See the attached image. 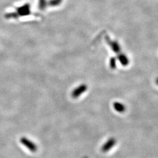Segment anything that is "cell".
Returning <instances> with one entry per match:
<instances>
[{"label":"cell","mask_w":158,"mask_h":158,"mask_svg":"<svg viewBox=\"0 0 158 158\" xmlns=\"http://www.w3.org/2000/svg\"><path fill=\"white\" fill-rule=\"evenodd\" d=\"M30 14L29 5L26 4L22 7L17 8V12H11L5 15V18H17L19 17H22L24 15H27Z\"/></svg>","instance_id":"1"},{"label":"cell","mask_w":158,"mask_h":158,"mask_svg":"<svg viewBox=\"0 0 158 158\" xmlns=\"http://www.w3.org/2000/svg\"><path fill=\"white\" fill-rule=\"evenodd\" d=\"M20 142L29 151L32 152H36L37 151V145L32 140L28 139L27 138L22 137L20 140Z\"/></svg>","instance_id":"2"},{"label":"cell","mask_w":158,"mask_h":158,"mask_svg":"<svg viewBox=\"0 0 158 158\" xmlns=\"http://www.w3.org/2000/svg\"><path fill=\"white\" fill-rule=\"evenodd\" d=\"M88 87L86 84H82L75 88L72 92V96L74 98H77L82 95L84 93H85L87 90Z\"/></svg>","instance_id":"3"},{"label":"cell","mask_w":158,"mask_h":158,"mask_svg":"<svg viewBox=\"0 0 158 158\" xmlns=\"http://www.w3.org/2000/svg\"><path fill=\"white\" fill-rule=\"evenodd\" d=\"M117 140L114 138H111L108 140L102 147V150L103 152H107L110 150L116 144Z\"/></svg>","instance_id":"4"},{"label":"cell","mask_w":158,"mask_h":158,"mask_svg":"<svg viewBox=\"0 0 158 158\" xmlns=\"http://www.w3.org/2000/svg\"><path fill=\"white\" fill-rule=\"evenodd\" d=\"M106 40L114 52H115L117 54H119L120 53H121V47L117 42L112 41L108 37H106Z\"/></svg>","instance_id":"5"},{"label":"cell","mask_w":158,"mask_h":158,"mask_svg":"<svg viewBox=\"0 0 158 158\" xmlns=\"http://www.w3.org/2000/svg\"><path fill=\"white\" fill-rule=\"evenodd\" d=\"M118 59L119 60L120 63L123 66H127L128 65V64L130 63L128 57L124 53H122L121 52L119 54H118Z\"/></svg>","instance_id":"6"},{"label":"cell","mask_w":158,"mask_h":158,"mask_svg":"<svg viewBox=\"0 0 158 158\" xmlns=\"http://www.w3.org/2000/svg\"><path fill=\"white\" fill-rule=\"evenodd\" d=\"M113 107L116 111L120 113H122L126 110V107L125 106V105L120 102H114Z\"/></svg>","instance_id":"7"},{"label":"cell","mask_w":158,"mask_h":158,"mask_svg":"<svg viewBox=\"0 0 158 158\" xmlns=\"http://www.w3.org/2000/svg\"><path fill=\"white\" fill-rule=\"evenodd\" d=\"M110 66L112 69H115L117 67L116 59L115 57H112L110 61Z\"/></svg>","instance_id":"8"},{"label":"cell","mask_w":158,"mask_h":158,"mask_svg":"<svg viewBox=\"0 0 158 158\" xmlns=\"http://www.w3.org/2000/svg\"><path fill=\"white\" fill-rule=\"evenodd\" d=\"M46 6L45 0H39V7L40 9H44Z\"/></svg>","instance_id":"9"},{"label":"cell","mask_w":158,"mask_h":158,"mask_svg":"<svg viewBox=\"0 0 158 158\" xmlns=\"http://www.w3.org/2000/svg\"><path fill=\"white\" fill-rule=\"evenodd\" d=\"M155 82H156V84L158 85V77L156 79V81H155Z\"/></svg>","instance_id":"10"}]
</instances>
